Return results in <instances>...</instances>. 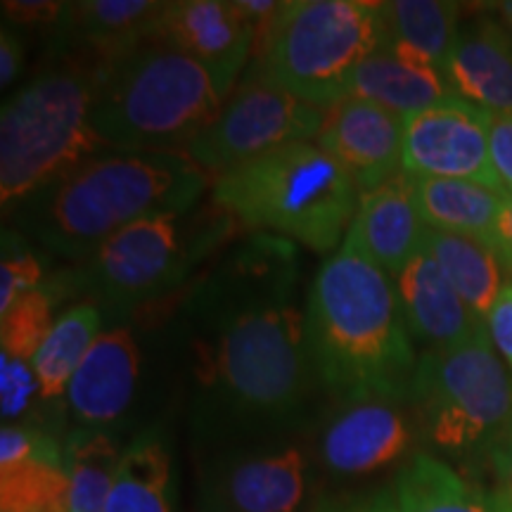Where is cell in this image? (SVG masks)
Segmentation results:
<instances>
[{"label":"cell","mask_w":512,"mask_h":512,"mask_svg":"<svg viewBox=\"0 0 512 512\" xmlns=\"http://www.w3.org/2000/svg\"><path fill=\"white\" fill-rule=\"evenodd\" d=\"M192 375L204 415L233 427L292 422L318 377L287 242H261L202 294Z\"/></svg>","instance_id":"obj_1"},{"label":"cell","mask_w":512,"mask_h":512,"mask_svg":"<svg viewBox=\"0 0 512 512\" xmlns=\"http://www.w3.org/2000/svg\"><path fill=\"white\" fill-rule=\"evenodd\" d=\"M313 373L339 401L408 399L418 358L392 275L354 233L320 264L306 297Z\"/></svg>","instance_id":"obj_2"},{"label":"cell","mask_w":512,"mask_h":512,"mask_svg":"<svg viewBox=\"0 0 512 512\" xmlns=\"http://www.w3.org/2000/svg\"><path fill=\"white\" fill-rule=\"evenodd\" d=\"M204 188L207 174L185 152H100L19 204V226L50 252L86 261L145 216L185 214Z\"/></svg>","instance_id":"obj_3"},{"label":"cell","mask_w":512,"mask_h":512,"mask_svg":"<svg viewBox=\"0 0 512 512\" xmlns=\"http://www.w3.org/2000/svg\"><path fill=\"white\" fill-rule=\"evenodd\" d=\"M226 105L214 76L164 41L107 64L93 105V128L119 152H185Z\"/></svg>","instance_id":"obj_4"},{"label":"cell","mask_w":512,"mask_h":512,"mask_svg":"<svg viewBox=\"0 0 512 512\" xmlns=\"http://www.w3.org/2000/svg\"><path fill=\"white\" fill-rule=\"evenodd\" d=\"M408 399L425 439L465 470L512 477V373L489 332L418 358Z\"/></svg>","instance_id":"obj_5"},{"label":"cell","mask_w":512,"mask_h":512,"mask_svg":"<svg viewBox=\"0 0 512 512\" xmlns=\"http://www.w3.org/2000/svg\"><path fill=\"white\" fill-rule=\"evenodd\" d=\"M211 200L242 226L335 254L358 209L356 185L316 140L292 143L214 178Z\"/></svg>","instance_id":"obj_6"},{"label":"cell","mask_w":512,"mask_h":512,"mask_svg":"<svg viewBox=\"0 0 512 512\" xmlns=\"http://www.w3.org/2000/svg\"><path fill=\"white\" fill-rule=\"evenodd\" d=\"M102 64L91 53L41 69L3 102L0 114V200L22 204L105 143L93 128Z\"/></svg>","instance_id":"obj_7"},{"label":"cell","mask_w":512,"mask_h":512,"mask_svg":"<svg viewBox=\"0 0 512 512\" xmlns=\"http://www.w3.org/2000/svg\"><path fill=\"white\" fill-rule=\"evenodd\" d=\"M384 46L380 3L287 0L256 34L249 72L330 110L347 100L356 69Z\"/></svg>","instance_id":"obj_8"},{"label":"cell","mask_w":512,"mask_h":512,"mask_svg":"<svg viewBox=\"0 0 512 512\" xmlns=\"http://www.w3.org/2000/svg\"><path fill=\"white\" fill-rule=\"evenodd\" d=\"M323 121L325 110L249 72L185 155L219 178L285 145L316 140Z\"/></svg>","instance_id":"obj_9"},{"label":"cell","mask_w":512,"mask_h":512,"mask_svg":"<svg viewBox=\"0 0 512 512\" xmlns=\"http://www.w3.org/2000/svg\"><path fill=\"white\" fill-rule=\"evenodd\" d=\"M176 211H159L107 238L86 259L81 285L114 309L145 302L181 278L188 252Z\"/></svg>","instance_id":"obj_10"},{"label":"cell","mask_w":512,"mask_h":512,"mask_svg":"<svg viewBox=\"0 0 512 512\" xmlns=\"http://www.w3.org/2000/svg\"><path fill=\"white\" fill-rule=\"evenodd\" d=\"M494 114L451 98L403 119L401 171L411 178H460L501 190L491 164ZM505 195V192H503Z\"/></svg>","instance_id":"obj_11"},{"label":"cell","mask_w":512,"mask_h":512,"mask_svg":"<svg viewBox=\"0 0 512 512\" xmlns=\"http://www.w3.org/2000/svg\"><path fill=\"white\" fill-rule=\"evenodd\" d=\"M306 496L309 460L297 446L233 453L204 482L211 512H302Z\"/></svg>","instance_id":"obj_12"},{"label":"cell","mask_w":512,"mask_h":512,"mask_svg":"<svg viewBox=\"0 0 512 512\" xmlns=\"http://www.w3.org/2000/svg\"><path fill=\"white\" fill-rule=\"evenodd\" d=\"M152 41L169 43L200 62L228 100L254 50L256 29L233 0H174L164 3Z\"/></svg>","instance_id":"obj_13"},{"label":"cell","mask_w":512,"mask_h":512,"mask_svg":"<svg viewBox=\"0 0 512 512\" xmlns=\"http://www.w3.org/2000/svg\"><path fill=\"white\" fill-rule=\"evenodd\" d=\"M316 143L347 171L358 195L401 174L403 117L370 100L347 98L330 110Z\"/></svg>","instance_id":"obj_14"},{"label":"cell","mask_w":512,"mask_h":512,"mask_svg":"<svg viewBox=\"0 0 512 512\" xmlns=\"http://www.w3.org/2000/svg\"><path fill=\"white\" fill-rule=\"evenodd\" d=\"M413 427L396 401L349 403L320 439V460L337 477H366L411 451Z\"/></svg>","instance_id":"obj_15"},{"label":"cell","mask_w":512,"mask_h":512,"mask_svg":"<svg viewBox=\"0 0 512 512\" xmlns=\"http://www.w3.org/2000/svg\"><path fill=\"white\" fill-rule=\"evenodd\" d=\"M140 380V347L128 328L95 339L67 389L69 411L83 430H102L131 408Z\"/></svg>","instance_id":"obj_16"},{"label":"cell","mask_w":512,"mask_h":512,"mask_svg":"<svg viewBox=\"0 0 512 512\" xmlns=\"http://www.w3.org/2000/svg\"><path fill=\"white\" fill-rule=\"evenodd\" d=\"M394 285L408 332L430 349L460 347L489 332L453 290L427 247L396 275Z\"/></svg>","instance_id":"obj_17"},{"label":"cell","mask_w":512,"mask_h":512,"mask_svg":"<svg viewBox=\"0 0 512 512\" xmlns=\"http://www.w3.org/2000/svg\"><path fill=\"white\" fill-rule=\"evenodd\" d=\"M349 233L384 273L396 278L427 247V226L415 202L413 178L401 171L361 195Z\"/></svg>","instance_id":"obj_18"},{"label":"cell","mask_w":512,"mask_h":512,"mask_svg":"<svg viewBox=\"0 0 512 512\" xmlns=\"http://www.w3.org/2000/svg\"><path fill=\"white\" fill-rule=\"evenodd\" d=\"M446 76L458 98L491 114H512V36L482 17L460 29Z\"/></svg>","instance_id":"obj_19"},{"label":"cell","mask_w":512,"mask_h":512,"mask_svg":"<svg viewBox=\"0 0 512 512\" xmlns=\"http://www.w3.org/2000/svg\"><path fill=\"white\" fill-rule=\"evenodd\" d=\"M347 98L370 100L406 119L458 95L446 74L382 46L356 69Z\"/></svg>","instance_id":"obj_20"},{"label":"cell","mask_w":512,"mask_h":512,"mask_svg":"<svg viewBox=\"0 0 512 512\" xmlns=\"http://www.w3.org/2000/svg\"><path fill=\"white\" fill-rule=\"evenodd\" d=\"M392 491L399 512H512V491L470 482L430 453H415Z\"/></svg>","instance_id":"obj_21"},{"label":"cell","mask_w":512,"mask_h":512,"mask_svg":"<svg viewBox=\"0 0 512 512\" xmlns=\"http://www.w3.org/2000/svg\"><path fill=\"white\" fill-rule=\"evenodd\" d=\"M164 3L157 0H83L69 3L62 29L72 34L86 53L112 64L152 41Z\"/></svg>","instance_id":"obj_22"},{"label":"cell","mask_w":512,"mask_h":512,"mask_svg":"<svg viewBox=\"0 0 512 512\" xmlns=\"http://www.w3.org/2000/svg\"><path fill=\"white\" fill-rule=\"evenodd\" d=\"M384 46L446 74L460 34V5L444 0L380 3ZM448 79V76H446Z\"/></svg>","instance_id":"obj_23"},{"label":"cell","mask_w":512,"mask_h":512,"mask_svg":"<svg viewBox=\"0 0 512 512\" xmlns=\"http://www.w3.org/2000/svg\"><path fill=\"white\" fill-rule=\"evenodd\" d=\"M415 202L427 228L494 245L505 197L501 190L460 178H413Z\"/></svg>","instance_id":"obj_24"},{"label":"cell","mask_w":512,"mask_h":512,"mask_svg":"<svg viewBox=\"0 0 512 512\" xmlns=\"http://www.w3.org/2000/svg\"><path fill=\"white\" fill-rule=\"evenodd\" d=\"M427 249L460 299L486 323L501 292L510 285V268L498 249L484 240L432 228H427Z\"/></svg>","instance_id":"obj_25"},{"label":"cell","mask_w":512,"mask_h":512,"mask_svg":"<svg viewBox=\"0 0 512 512\" xmlns=\"http://www.w3.org/2000/svg\"><path fill=\"white\" fill-rule=\"evenodd\" d=\"M105 512H171V456L159 434L124 448Z\"/></svg>","instance_id":"obj_26"},{"label":"cell","mask_w":512,"mask_h":512,"mask_svg":"<svg viewBox=\"0 0 512 512\" xmlns=\"http://www.w3.org/2000/svg\"><path fill=\"white\" fill-rule=\"evenodd\" d=\"M102 325L100 306L93 302H81L72 306L55 320L53 330L43 347L31 361L41 401H57L67 396L69 382L98 339Z\"/></svg>","instance_id":"obj_27"},{"label":"cell","mask_w":512,"mask_h":512,"mask_svg":"<svg viewBox=\"0 0 512 512\" xmlns=\"http://www.w3.org/2000/svg\"><path fill=\"white\" fill-rule=\"evenodd\" d=\"M121 448L102 430H76L62 444V467L69 484V510L105 512L117 479Z\"/></svg>","instance_id":"obj_28"},{"label":"cell","mask_w":512,"mask_h":512,"mask_svg":"<svg viewBox=\"0 0 512 512\" xmlns=\"http://www.w3.org/2000/svg\"><path fill=\"white\" fill-rule=\"evenodd\" d=\"M0 512H72L62 453L0 472Z\"/></svg>","instance_id":"obj_29"},{"label":"cell","mask_w":512,"mask_h":512,"mask_svg":"<svg viewBox=\"0 0 512 512\" xmlns=\"http://www.w3.org/2000/svg\"><path fill=\"white\" fill-rule=\"evenodd\" d=\"M55 299V292L50 287H38L17 299L10 311L0 316V344H3L5 354L22 358L27 363L34 361L55 325Z\"/></svg>","instance_id":"obj_30"},{"label":"cell","mask_w":512,"mask_h":512,"mask_svg":"<svg viewBox=\"0 0 512 512\" xmlns=\"http://www.w3.org/2000/svg\"><path fill=\"white\" fill-rule=\"evenodd\" d=\"M0 396H3V425H17L31 411V401L41 399V389L31 363L10 354H0Z\"/></svg>","instance_id":"obj_31"},{"label":"cell","mask_w":512,"mask_h":512,"mask_svg":"<svg viewBox=\"0 0 512 512\" xmlns=\"http://www.w3.org/2000/svg\"><path fill=\"white\" fill-rule=\"evenodd\" d=\"M41 264L29 249H12L0 261V316L24 294L41 287Z\"/></svg>","instance_id":"obj_32"},{"label":"cell","mask_w":512,"mask_h":512,"mask_svg":"<svg viewBox=\"0 0 512 512\" xmlns=\"http://www.w3.org/2000/svg\"><path fill=\"white\" fill-rule=\"evenodd\" d=\"M69 3L55 0H5L3 17L19 27H57L62 29Z\"/></svg>","instance_id":"obj_33"},{"label":"cell","mask_w":512,"mask_h":512,"mask_svg":"<svg viewBox=\"0 0 512 512\" xmlns=\"http://www.w3.org/2000/svg\"><path fill=\"white\" fill-rule=\"evenodd\" d=\"M491 164L505 195H512V114H494L491 121Z\"/></svg>","instance_id":"obj_34"},{"label":"cell","mask_w":512,"mask_h":512,"mask_svg":"<svg viewBox=\"0 0 512 512\" xmlns=\"http://www.w3.org/2000/svg\"><path fill=\"white\" fill-rule=\"evenodd\" d=\"M486 330H489L491 344H494L498 356L508 363V370L512 373V280L486 318Z\"/></svg>","instance_id":"obj_35"},{"label":"cell","mask_w":512,"mask_h":512,"mask_svg":"<svg viewBox=\"0 0 512 512\" xmlns=\"http://www.w3.org/2000/svg\"><path fill=\"white\" fill-rule=\"evenodd\" d=\"M24 67V46L8 24L0 31V86L10 88Z\"/></svg>","instance_id":"obj_36"},{"label":"cell","mask_w":512,"mask_h":512,"mask_svg":"<svg viewBox=\"0 0 512 512\" xmlns=\"http://www.w3.org/2000/svg\"><path fill=\"white\" fill-rule=\"evenodd\" d=\"M318 512H399V508H396L394 491H382V494L356 498V501L325 505Z\"/></svg>","instance_id":"obj_37"},{"label":"cell","mask_w":512,"mask_h":512,"mask_svg":"<svg viewBox=\"0 0 512 512\" xmlns=\"http://www.w3.org/2000/svg\"><path fill=\"white\" fill-rule=\"evenodd\" d=\"M233 5L235 10H238L240 15L256 29V34H259V31L264 29L275 15H278L280 5L283 3H278V0H233Z\"/></svg>","instance_id":"obj_38"},{"label":"cell","mask_w":512,"mask_h":512,"mask_svg":"<svg viewBox=\"0 0 512 512\" xmlns=\"http://www.w3.org/2000/svg\"><path fill=\"white\" fill-rule=\"evenodd\" d=\"M494 247L498 249V254L503 256L505 264H508L510 273H512V195L505 197L503 211H501V216H498Z\"/></svg>","instance_id":"obj_39"},{"label":"cell","mask_w":512,"mask_h":512,"mask_svg":"<svg viewBox=\"0 0 512 512\" xmlns=\"http://www.w3.org/2000/svg\"><path fill=\"white\" fill-rule=\"evenodd\" d=\"M501 10H503V15H505V19H508V24H510V29H512V3H503Z\"/></svg>","instance_id":"obj_40"},{"label":"cell","mask_w":512,"mask_h":512,"mask_svg":"<svg viewBox=\"0 0 512 512\" xmlns=\"http://www.w3.org/2000/svg\"><path fill=\"white\" fill-rule=\"evenodd\" d=\"M510 491H512V477H510Z\"/></svg>","instance_id":"obj_41"}]
</instances>
